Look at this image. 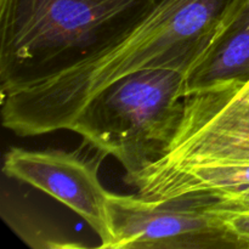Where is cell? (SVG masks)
Here are the masks:
<instances>
[{"label": "cell", "mask_w": 249, "mask_h": 249, "mask_svg": "<svg viewBox=\"0 0 249 249\" xmlns=\"http://www.w3.org/2000/svg\"><path fill=\"white\" fill-rule=\"evenodd\" d=\"M248 0H153L96 50L60 71L1 92V123L18 136L71 130L88 105L131 73L191 77L209 60Z\"/></svg>", "instance_id": "cell-1"}, {"label": "cell", "mask_w": 249, "mask_h": 249, "mask_svg": "<svg viewBox=\"0 0 249 249\" xmlns=\"http://www.w3.org/2000/svg\"><path fill=\"white\" fill-rule=\"evenodd\" d=\"M153 0H0V92L60 71Z\"/></svg>", "instance_id": "cell-2"}, {"label": "cell", "mask_w": 249, "mask_h": 249, "mask_svg": "<svg viewBox=\"0 0 249 249\" xmlns=\"http://www.w3.org/2000/svg\"><path fill=\"white\" fill-rule=\"evenodd\" d=\"M187 80L167 68L128 74L100 92L70 131L116 158L129 185L167 152L184 113Z\"/></svg>", "instance_id": "cell-3"}, {"label": "cell", "mask_w": 249, "mask_h": 249, "mask_svg": "<svg viewBox=\"0 0 249 249\" xmlns=\"http://www.w3.org/2000/svg\"><path fill=\"white\" fill-rule=\"evenodd\" d=\"M204 201L157 202L109 192L107 249H236L225 215Z\"/></svg>", "instance_id": "cell-4"}, {"label": "cell", "mask_w": 249, "mask_h": 249, "mask_svg": "<svg viewBox=\"0 0 249 249\" xmlns=\"http://www.w3.org/2000/svg\"><path fill=\"white\" fill-rule=\"evenodd\" d=\"M102 158L90 160L78 151L11 147L5 155L2 172L65 204L99 236V248L107 249L112 242V232L109 192L100 182L97 172Z\"/></svg>", "instance_id": "cell-5"}, {"label": "cell", "mask_w": 249, "mask_h": 249, "mask_svg": "<svg viewBox=\"0 0 249 249\" xmlns=\"http://www.w3.org/2000/svg\"><path fill=\"white\" fill-rule=\"evenodd\" d=\"M249 162V119L182 117L165 155L153 164Z\"/></svg>", "instance_id": "cell-6"}, {"label": "cell", "mask_w": 249, "mask_h": 249, "mask_svg": "<svg viewBox=\"0 0 249 249\" xmlns=\"http://www.w3.org/2000/svg\"><path fill=\"white\" fill-rule=\"evenodd\" d=\"M249 78V0L247 7L208 61L187 80V97L229 90Z\"/></svg>", "instance_id": "cell-7"}, {"label": "cell", "mask_w": 249, "mask_h": 249, "mask_svg": "<svg viewBox=\"0 0 249 249\" xmlns=\"http://www.w3.org/2000/svg\"><path fill=\"white\" fill-rule=\"evenodd\" d=\"M236 117L249 119V78L229 90L192 95L186 99L182 117Z\"/></svg>", "instance_id": "cell-8"}, {"label": "cell", "mask_w": 249, "mask_h": 249, "mask_svg": "<svg viewBox=\"0 0 249 249\" xmlns=\"http://www.w3.org/2000/svg\"><path fill=\"white\" fill-rule=\"evenodd\" d=\"M214 211L226 214H249V189L225 192L209 198Z\"/></svg>", "instance_id": "cell-9"}, {"label": "cell", "mask_w": 249, "mask_h": 249, "mask_svg": "<svg viewBox=\"0 0 249 249\" xmlns=\"http://www.w3.org/2000/svg\"><path fill=\"white\" fill-rule=\"evenodd\" d=\"M223 214L236 249H249V214Z\"/></svg>", "instance_id": "cell-10"}]
</instances>
